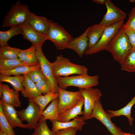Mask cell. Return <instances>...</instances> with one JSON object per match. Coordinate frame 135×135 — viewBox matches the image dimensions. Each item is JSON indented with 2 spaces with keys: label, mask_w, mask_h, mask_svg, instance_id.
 <instances>
[{
  "label": "cell",
  "mask_w": 135,
  "mask_h": 135,
  "mask_svg": "<svg viewBox=\"0 0 135 135\" xmlns=\"http://www.w3.org/2000/svg\"><path fill=\"white\" fill-rule=\"evenodd\" d=\"M51 64L55 78L68 76L72 74H88V69L86 66L72 63L61 54L58 56Z\"/></svg>",
  "instance_id": "6da1fadb"
},
{
  "label": "cell",
  "mask_w": 135,
  "mask_h": 135,
  "mask_svg": "<svg viewBox=\"0 0 135 135\" xmlns=\"http://www.w3.org/2000/svg\"><path fill=\"white\" fill-rule=\"evenodd\" d=\"M132 48L123 26L106 49L114 59L121 65Z\"/></svg>",
  "instance_id": "7a4b0ae2"
},
{
  "label": "cell",
  "mask_w": 135,
  "mask_h": 135,
  "mask_svg": "<svg viewBox=\"0 0 135 135\" xmlns=\"http://www.w3.org/2000/svg\"><path fill=\"white\" fill-rule=\"evenodd\" d=\"M55 78L59 87L64 89L70 86H76L80 88H88L97 86L99 84L98 75H78Z\"/></svg>",
  "instance_id": "3957f363"
},
{
  "label": "cell",
  "mask_w": 135,
  "mask_h": 135,
  "mask_svg": "<svg viewBox=\"0 0 135 135\" xmlns=\"http://www.w3.org/2000/svg\"><path fill=\"white\" fill-rule=\"evenodd\" d=\"M28 7L23 4L20 1L12 5L4 18L2 25L3 28L21 26L26 22L28 12Z\"/></svg>",
  "instance_id": "277c9868"
},
{
  "label": "cell",
  "mask_w": 135,
  "mask_h": 135,
  "mask_svg": "<svg viewBox=\"0 0 135 135\" xmlns=\"http://www.w3.org/2000/svg\"><path fill=\"white\" fill-rule=\"evenodd\" d=\"M46 34L48 40L52 42L58 50L66 48V46L73 38L62 26L51 20Z\"/></svg>",
  "instance_id": "5b68a950"
},
{
  "label": "cell",
  "mask_w": 135,
  "mask_h": 135,
  "mask_svg": "<svg viewBox=\"0 0 135 135\" xmlns=\"http://www.w3.org/2000/svg\"><path fill=\"white\" fill-rule=\"evenodd\" d=\"M124 24V20H122L106 27L98 43L93 47L88 48L84 54H92L106 50Z\"/></svg>",
  "instance_id": "8992f818"
},
{
  "label": "cell",
  "mask_w": 135,
  "mask_h": 135,
  "mask_svg": "<svg viewBox=\"0 0 135 135\" xmlns=\"http://www.w3.org/2000/svg\"><path fill=\"white\" fill-rule=\"evenodd\" d=\"M36 55L39 62L40 68L46 78L50 92L58 93L59 87L53 74L51 63L44 55L42 46L36 47Z\"/></svg>",
  "instance_id": "52a82bcc"
},
{
  "label": "cell",
  "mask_w": 135,
  "mask_h": 135,
  "mask_svg": "<svg viewBox=\"0 0 135 135\" xmlns=\"http://www.w3.org/2000/svg\"><path fill=\"white\" fill-rule=\"evenodd\" d=\"M79 91L84 99V110L82 117L84 120L90 119L96 102L100 100L102 94L98 88L92 87L86 88H79Z\"/></svg>",
  "instance_id": "ba28073f"
},
{
  "label": "cell",
  "mask_w": 135,
  "mask_h": 135,
  "mask_svg": "<svg viewBox=\"0 0 135 135\" xmlns=\"http://www.w3.org/2000/svg\"><path fill=\"white\" fill-rule=\"evenodd\" d=\"M113 117L111 114L104 111L100 100H99L96 102L90 119L94 118L98 120L106 127L112 135H120L122 131L111 121V118Z\"/></svg>",
  "instance_id": "9c48e42d"
},
{
  "label": "cell",
  "mask_w": 135,
  "mask_h": 135,
  "mask_svg": "<svg viewBox=\"0 0 135 135\" xmlns=\"http://www.w3.org/2000/svg\"><path fill=\"white\" fill-rule=\"evenodd\" d=\"M28 104L25 109L17 111L18 117L22 122L26 121L28 125V129H34L37 125L40 118L41 114L38 106L31 99H28Z\"/></svg>",
  "instance_id": "30bf717a"
},
{
  "label": "cell",
  "mask_w": 135,
  "mask_h": 135,
  "mask_svg": "<svg viewBox=\"0 0 135 135\" xmlns=\"http://www.w3.org/2000/svg\"><path fill=\"white\" fill-rule=\"evenodd\" d=\"M58 109L59 114L73 108L82 96L79 91L66 90L59 87Z\"/></svg>",
  "instance_id": "8fae6325"
},
{
  "label": "cell",
  "mask_w": 135,
  "mask_h": 135,
  "mask_svg": "<svg viewBox=\"0 0 135 135\" xmlns=\"http://www.w3.org/2000/svg\"><path fill=\"white\" fill-rule=\"evenodd\" d=\"M107 11L99 24L106 26H108L118 22L124 20L126 18L125 12L116 6L110 0H106L105 4Z\"/></svg>",
  "instance_id": "7c38bea8"
},
{
  "label": "cell",
  "mask_w": 135,
  "mask_h": 135,
  "mask_svg": "<svg viewBox=\"0 0 135 135\" xmlns=\"http://www.w3.org/2000/svg\"><path fill=\"white\" fill-rule=\"evenodd\" d=\"M21 26L23 30V38L30 41L36 47L42 46L44 42L48 40L46 34L35 30L26 22Z\"/></svg>",
  "instance_id": "4fadbf2b"
},
{
  "label": "cell",
  "mask_w": 135,
  "mask_h": 135,
  "mask_svg": "<svg viewBox=\"0 0 135 135\" xmlns=\"http://www.w3.org/2000/svg\"><path fill=\"white\" fill-rule=\"evenodd\" d=\"M0 100L5 103L14 107H20L18 92L10 89L8 85L0 83Z\"/></svg>",
  "instance_id": "5bb4252c"
},
{
  "label": "cell",
  "mask_w": 135,
  "mask_h": 135,
  "mask_svg": "<svg viewBox=\"0 0 135 135\" xmlns=\"http://www.w3.org/2000/svg\"><path fill=\"white\" fill-rule=\"evenodd\" d=\"M88 30L87 28L80 36L72 38L66 46V48L74 50L80 58L82 57L88 48Z\"/></svg>",
  "instance_id": "9a60e30c"
},
{
  "label": "cell",
  "mask_w": 135,
  "mask_h": 135,
  "mask_svg": "<svg viewBox=\"0 0 135 135\" xmlns=\"http://www.w3.org/2000/svg\"><path fill=\"white\" fill-rule=\"evenodd\" d=\"M0 104L6 118L12 128L16 127L28 128V124L22 123L18 116L17 112L14 107L8 105L0 100Z\"/></svg>",
  "instance_id": "2e32d148"
},
{
  "label": "cell",
  "mask_w": 135,
  "mask_h": 135,
  "mask_svg": "<svg viewBox=\"0 0 135 135\" xmlns=\"http://www.w3.org/2000/svg\"><path fill=\"white\" fill-rule=\"evenodd\" d=\"M50 20L44 17L36 15L30 11L28 14L26 22L36 30L46 34L48 29Z\"/></svg>",
  "instance_id": "e0dca14e"
},
{
  "label": "cell",
  "mask_w": 135,
  "mask_h": 135,
  "mask_svg": "<svg viewBox=\"0 0 135 135\" xmlns=\"http://www.w3.org/2000/svg\"><path fill=\"white\" fill-rule=\"evenodd\" d=\"M50 121L52 124V131L55 133L60 130L72 127L76 128L78 130L81 131L83 126L86 124L82 116H78L68 122H60L56 120Z\"/></svg>",
  "instance_id": "ac0fdd59"
},
{
  "label": "cell",
  "mask_w": 135,
  "mask_h": 135,
  "mask_svg": "<svg viewBox=\"0 0 135 135\" xmlns=\"http://www.w3.org/2000/svg\"><path fill=\"white\" fill-rule=\"evenodd\" d=\"M36 47L32 44L26 49H20L18 58L22 62L29 66H33L40 64L36 55Z\"/></svg>",
  "instance_id": "d6986e66"
},
{
  "label": "cell",
  "mask_w": 135,
  "mask_h": 135,
  "mask_svg": "<svg viewBox=\"0 0 135 135\" xmlns=\"http://www.w3.org/2000/svg\"><path fill=\"white\" fill-rule=\"evenodd\" d=\"M106 27L98 24L88 28V48L93 47L98 43L102 37Z\"/></svg>",
  "instance_id": "ffe728a7"
},
{
  "label": "cell",
  "mask_w": 135,
  "mask_h": 135,
  "mask_svg": "<svg viewBox=\"0 0 135 135\" xmlns=\"http://www.w3.org/2000/svg\"><path fill=\"white\" fill-rule=\"evenodd\" d=\"M84 99L82 96L77 104L71 109L60 114L58 121L66 122L70 121L79 115H82V107L84 104Z\"/></svg>",
  "instance_id": "44dd1931"
},
{
  "label": "cell",
  "mask_w": 135,
  "mask_h": 135,
  "mask_svg": "<svg viewBox=\"0 0 135 135\" xmlns=\"http://www.w3.org/2000/svg\"><path fill=\"white\" fill-rule=\"evenodd\" d=\"M24 80L22 84L24 88L22 92V95L28 99L32 100L36 96L42 95L37 89L35 83L30 78L27 74H24Z\"/></svg>",
  "instance_id": "7402d4cb"
},
{
  "label": "cell",
  "mask_w": 135,
  "mask_h": 135,
  "mask_svg": "<svg viewBox=\"0 0 135 135\" xmlns=\"http://www.w3.org/2000/svg\"><path fill=\"white\" fill-rule=\"evenodd\" d=\"M58 98L52 100L41 114L39 120H58L59 114L58 109Z\"/></svg>",
  "instance_id": "603a6c76"
},
{
  "label": "cell",
  "mask_w": 135,
  "mask_h": 135,
  "mask_svg": "<svg viewBox=\"0 0 135 135\" xmlns=\"http://www.w3.org/2000/svg\"><path fill=\"white\" fill-rule=\"evenodd\" d=\"M24 78V75L12 76L0 74V82L8 83L12 85L14 90L22 92L24 90L22 84Z\"/></svg>",
  "instance_id": "cb8c5ba5"
},
{
  "label": "cell",
  "mask_w": 135,
  "mask_h": 135,
  "mask_svg": "<svg viewBox=\"0 0 135 135\" xmlns=\"http://www.w3.org/2000/svg\"><path fill=\"white\" fill-rule=\"evenodd\" d=\"M135 104V95L131 100L123 108L116 110H108L106 111L108 112L111 114L113 117L124 116L128 119L129 123L131 126L134 120V118L131 116V112L132 108Z\"/></svg>",
  "instance_id": "d4e9b609"
},
{
  "label": "cell",
  "mask_w": 135,
  "mask_h": 135,
  "mask_svg": "<svg viewBox=\"0 0 135 135\" xmlns=\"http://www.w3.org/2000/svg\"><path fill=\"white\" fill-rule=\"evenodd\" d=\"M23 30L21 26L10 27L6 31H0V47L6 46L8 40L14 36L18 34H22Z\"/></svg>",
  "instance_id": "484cf974"
},
{
  "label": "cell",
  "mask_w": 135,
  "mask_h": 135,
  "mask_svg": "<svg viewBox=\"0 0 135 135\" xmlns=\"http://www.w3.org/2000/svg\"><path fill=\"white\" fill-rule=\"evenodd\" d=\"M40 68V64L33 66L21 65L11 70L0 71V74L9 76H20L24 74H27L31 72L39 69Z\"/></svg>",
  "instance_id": "4316f807"
},
{
  "label": "cell",
  "mask_w": 135,
  "mask_h": 135,
  "mask_svg": "<svg viewBox=\"0 0 135 135\" xmlns=\"http://www.w3.org/2000/svg\"><path fill=\"white\" fill-rule=\"evenodd\" d=\"M58 93L50 92L46 94L38 96L32 100L39 106L41 114L46 105L53 100L58 98Z\"/></svg>",
  "instance_id": "83f0119b"
},
{
  "label": "cell",
  "mask_w": 135,
  "mask_h": 135,
  "mask_svg": "<svg viewBox=\"0 0 135 135\" xmlns=\"http://www.w3.org/2000/svg\"><path fill=\"white\" fill-rule=\"evenodd\" d=\"M120 66L122 70L135 72V48H132Z\"/></svg>",
  "instance_id": "f1b7e54d"
},
{
  "label": "cell",
  "mask_w": 135,
  "mask_h": 135,
  "mask_svg": "<svg viewBox=\"0 0 135 135\" xmlns=\"http://www.w3.org/2000/svg\"><path fill=\"white\" fill-rule=\"evenodd\" d=\"M20 49L8 45L0 48V60L18 59Z\"/></svg>",
  "instance_id": "f546056e"
},
{
  "label": "cell",
  "mask_w": 135,
  "mask_h": 135,
  "mask_svg": "<svg viewBox=\"0 0 135 135\" xmlns=\"http://www.w3.org/2000/svg\"><path fill=\"white\" fill-rule=\"evenodd\" d=\"M21 65L28 66L18 58L0 60V71L11 70Z\"/></svg>",
  "instance_id": "4dcf8cb0"
},
{
  "label": "cell",
  "mask_w": 135,
  "mask_h": 135,
  "mask_svg": "<svg viewBox=\"0 0 135 135\" xmlns=\"http://www.w3.org/2000/svg\"><path fill=\"white\" fill-rule=\"evenodd\" d=\"M34 129V132L30 135H56V133L50 130L46 120H39Z\"/></svg>",
  "instance_id": "1f68e13d"
},
{
  "label": "cell",
  "mask_w": 135,
  "mask_h": 135,
  "mask_svg": "<svg viewBox=\"0 0 135 135\" xmlns=\"http://www.w3.org/2000/svg\"><path fill=\"white\" fill-rule=\"evenodd\" d=\"M0 130L4 131L8 135H15L14 132L9 124L3 112L0 104Z\"/></svg>",
  "instance_id": "d6a6232c"
},
{
  "label": "cell",
  "mask_w": 135,
  "mask_h": 135,
  "mask_svg": "<svg viewBox=\"0 0 135 135\" xmlns=\"http://www.w3.org/2000/svg\"><path fill=\"white\" fill-rule=\"evenodd\" d=\"M123 28L135 31V6L131 9L129 13L128 20L124 24Z\"/></svg>",
  "instance_id": "836d02e7"
},
{
  "label": "cell",
  "mask_w": 135,
  "mask_h": 135,
  "mask_svg": "<svg viewBox=\"0 0 135 135\" xmlns=\"http://www.w3.org/2000/svg\"><path fill=\"white\" fill-rule=\"evenodd\" d=\"M35 85L38 90L44 95L50 92L45 78L40 80L36 83Z\"/></svg>",
  "instance_id": "e575fe53"
},
{
  "label": "cell",
  "mask_w": 135,
  "mask_h": 135,
  "mask_svg": "<svg viewBox=\"0 0 135 135\" xmlns=\"http://www.w3.org/2000/svg\"><path fill=\"white\" fill-rule=\"evenodd\" d=\"M27 74L30 79L35 83L42 78H46L40 68L30 72Z\"/></svg>",
  "instance_id": "d590c367"
},
{
  "label": "cell",
  "mask_w": 135,
  "mask_h": 135,
  "mask_svg": "<svg viewBox=\"0 0 135 135\" xmlns=\"http://www.w3.org/2000/svg\"><path fill=\"white\" fill-rule=\"evenodd\" d=\"M123 29L132 48H135V31Z\"/></svg>",
  "instance_id": "8d00e7d4"
},
{
  "label": "cell",
  "mask_w": 135,
  "mask_h": 135,
  "mask_svg": "<svg viewBox=\"0 0 135 135\" xmlns=\"http://www.w3.org/2000/svg\"><path fill=\"white\" fill-rule=\"evenodd\" d=\"M77 128L75 127L60 130L56 133V135H76Z\"/></svg>",
  "instance_id": "74e56055"
},
{
  "label": "cell",
  "mask_w": 135,
  "mask_h": 135,
  "mask_svg": "<svg viewBox=\"0 0 135 135\" xmlns=\"http://www.w3.org/2000/svg\"><path fill=\"white\" fill-rule=\"evenodd\" d=\"M106 0H93L92 1L98 4L105 5Z\"/></svg>",
  "instance_id": "f35d334b"
},
{
  "label": "cell",
  "mask_w": 135,
  "mask_h": 135,
  "mask_svg": "<svg viewBox=\"0 0 135 135\" xmlns=\"http://www.w3.org/2000/svg\"><path fill=\"white\" fill-rule=\"evenodd\" d=\"M0 135H8L7 134H6V132H4V131H3L1 130H0Z\"/></svg>",
  "instance_id": "ab89813d"
},
{
  "label": "cell",
  "mask_w": 135,
  "mask_h": 135,
  "mask_svg": "<svg viewBox=\"0 0 135 135\" xmlns=\"http://www.w3.org/2000/svg\"><path fill=\"white\" fill-rule=\"evenodd\" d=\"M122 135H135L133 134H132L130 133H125L122 131Z\"/></svg>",
  "instance_id": "60d3db41"
},
{
  "label": "cell",
  "mask_w": 135,
  "mask_h": 135,
  "mask_svg": "<svg viewBox=\"0 0 135 135\" xmlns=\"http://www.w3.org/2000/svg\"><path fill=\"white\" fill-rule=\"evenodd\" d=\"M129 1L131 3H134L135 2V0H130Z\"/></svg>",
  "instance_id": "b9f144b4"
},
{
  "label": "cell",
  "mask_w": 135,
  "mask_h": 135,
  "mask_svg": "<svg viewBox=\"0 0 135 135\" xmlns=\"http://www.w3.org/2000/svg\"><path fill=\"white\" fill-rule=\"evenodd\" d=\"M120 135H122V132H121V133H120Z\"/></svg>",
  "instance_id": "7bdbcfd3"
}]
</instances>
